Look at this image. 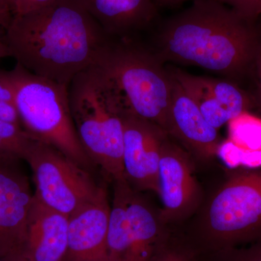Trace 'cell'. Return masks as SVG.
<instances>
[{
    "label": "cell",
    "instance_id": "obj_5",
    "mask_svg": "<svg viewBox=\"0 0 261 261\" xmlns=\"http://www.w3.org/2000/svg\"><path fill=\"white\" fill-rule=\"evenodd\" d=\"M93 65L112 80L130 112L169 135L172 78L153 49L133 37H108Z\"/></svg>",
    "mask_w": 261,
    "mask_h": 261
},
{
    "label": "cell",
    "instance_id": "obj_27",
    "mask_svg": "<svg viewBox=\"0 0 261 261\" xmlns=\"http://www.w3.org/2000/svg\"><path fill=\"white\" fill-rule=\"evenodd\" d=\"M9 56H10L9 49H8L4 39L0 37V61L3 58Z\"/></svg>",
    "mask_w": 261,
    "mask_h": 261
},
{
    "label": "cell",
    "instance_id": "obj_23",
    "mask_svg": "<svg viewBox=\"0 0 261 261\" xmlns=\"http://www.w3.org/2000/svg\"><path fill=\"white\" fill-rule=\"evenodd\" d=\"M58 0H11L10 11L13 15L27 14L53 4Z\"/></svg>",
    "mask_w": 261,
    "mask_h": 261
},
{
    "label": "cell",
    "instance_id": "obj_12",
    "mask_svg": "<svg viewBox=\"0 0 261 261\" xmlns=\"http://www.w3.org/2000/svg\"><path fill=\"white\" fill-rule=\"evenodd\" d=\"M166 68L195 102L206 121L217 130L251 106L247 94L231 82L194 75L173 66Z\"/></svg>",
    "mask_w": 261,
    "mask_h": 261
},
{
    "label": "cell",
    "instance_id": "obj_28",
    "mask_svg": "<svg viewBox=\"0 0 261 261\" xmlns=\"http://www.w3.org/2000/svg\"><path fill=\"white\" fill-rule=\"evenodd\" d=\"M10 3H11V0H0V5H3L4 8L9 10L10 11ZM11 12V11H10Z\"/></svg>",
    "mask_w": 261,
    "mask_h": 261
},
{
    "label": "cell",
    "instance_id": "obj_9",
    "mask_svg": "<svg viewBox=\"0 0 261 261\" xmlns=\"http://www.w3.org/2000/svg\"><path fill=\"white\" fill-rule=\"evenodd\" d=\"M123 163L125 178L137 192L160 196L159 167L165 139L161 127L130 111L123 114Z\"/></svg>",
    "mask_w": 261,
    "mask_h": 261
},
{
    "label": "cell",
    "instance_id": "obj_16",
    "mask_svg": "<svg viewBox=\"0 0 261 261\" xmlns=\"http://www.w3.org/2000/svg\"><path fill=\"white\" fill-rule=\"evenodd\" d=\"M109 37H133L157 16L154 0H76Z\"/></svg>",
    "mask_w": 261,
    "mask_h": 261
},
{
    "label": "cell",
    "instance_id": "obj_21",
    "mask_svg": "<svg viewBox=\"0 0 261 261\" xmlns=\"http://www.w3.org/2000/svg\"><path fill=\"white\" fill-rule=\"evenodd\" d=\"M152 261H197L196 256L180 240L171 234Z\"/></svg>",
    "mask_w": 261,
    "mask_h": 261
},
{
    "label": "cell",
    "instance_id": "obj_19",
    "mask_svg": "<svg viewBox=\"0 0 261 261\" xmlns=\"http://www.w3.org/2000/svg\"><path fill=\"white\" fill-rule=\"evenodd\" d=\"M197 261H261V241L196 256Z\"/></svg>",
    "mask_w": 261,
    "mask_h": 261
},
{
    "label": "cell",
    "instance_id": "obj_29",
    "mask_svg": "<svg viewBox=\"0 0 261 261\" xmlns=\"http://www.w3.org/2000/svg\"><path fill=\"white\" fill-rule=\"evenodd\" d=\"M9 261H31L29 260L28 257L25 256V255H20V256H18L17 257H15V258L12 259Z\"/></svg>",
    "mask_w": 261,
    "mask_h": 261
},
{
    "label": "cell",
    "instance_id": "obj_22",
    "mask_svg": "<svg viewBox=\"0 0 261 261\" xmlns=\"http://www.w3.org/2000/svg\"><path fill=\"white\" fill-rule=\"evenodd\" d=\"M227 5L248 20H254L261 15V0H216Z\"/></svg>",
    "mask_w": 261,
    "mask_h": 261
},
{
    "label": "cell",
    "instance_id": "obj_7",
    "mask_svg": "<svg viewBox=\"0 0 261 261\" xmlns=\"http://www.w3.org/2000/svg\"><path fill=\"white\" fill-rule=\"evenodd\" d=\"M108 231L109 261H152L171 238L159 211L130 186L126 178L113 181Z\"/></svg>",
    "mask_w": 261,
    "mask_h": 261
},
{
    "label": "cell",
    "instance_id": "obj_17",
    "mask_svg": "<svg viewBox=\"0 0 261 261\" xmlns=\"http://www.w3.org/2000/svg\"><path fill=\"white\" fill-rule=\"evenodd\" d=\"M218 155L229 168L261 167V118L245 111L228 122Z\"/></svg>",
    "mask_w": 261,
    "mask_h": 261
},
{
    "label": "cell",
    "instance_id": "obj_1",
    "mask_svg": "<svg viewBox=\"0 0 261 261\" xmlns=\"http://www.w3.org/2000/svg\"><path fill=\"white\" fill-rule=\"evenodd\" d=\"M4 39L10 57L34 74L69 85L92 66L108 36L76 0L13 15Z\"/></svg>",
    "mask_w": 261,
    "mask_h": 261
},
{
    "label": "cell",
    "instance_id": "obj_15",
    "mask_svg": "<svg viewBox=\"0 0 261 261\" xmlns=\"http://www.w3.org/2000/svg\"><path fill=\"white\" fill-rule=\"evenodd\" d=\"M68 216L34 197L29 218L25 255L31 261H63L68 255Z\"/></svg>",
    "mask_w": 261,
    "mask_h": 261
},
{
    "label": "cell",
    "instance_id": "obj_4",
    "mask_svg": "<svg viewBox=\"0 0 261 261\" xmlns=\"http://www.w3.org/2000/svg\"><path fill=\"white\" fill-rule=\"evenodd\" d=\"M178 238L195 255L261 241V167L240 169Z\"/></svg>",
    "mask_w": 261,
    "mask_h": 261
},
{
    "label": "cell",
    "instance_id": "obj_11",
    "mask_svg": "<svg viewBox=\"0 0 261 261\" xmlns=\"http://www.w3.org/2000/svg\"><path fill=\"white\" fill-rule=\"evenodd\" d=\"M17 161H0V261L25 255L34 195Z\"/></svg>",
    "mask_w": 261,
    "mask_h": 261
},
{
    "label": "cell",
    "instance_id": "obj_20",
    "mask_svg": "<svg viewBox=\"0 0 261 261\" xmlns=\"http://www.w3.org/2000/svg\"><path fill=\"white\" fill-rule=\"evenodd\" d=\"M0 119L21 126L15 105L14 87L8 70H0Z\"/></svg>",
    "mask_w": 261,
    "mask_h": 261
},
{
    "label": "cell",
    "instance_id": "obj_26",
    "mask_svg": "<svg viewBox=\"0 0 261 261\" xmlns=\"http://www.w3.org/2000/svg\"><path fill=\"white\" fill-rule=\"evenodd\" d=\"M255 63H256L257 79H258L259 100H260L261 106V49L260 53H259L258 56H257Z\"/></svg>",
    "mask_w": 261,
    "mask_h": 261
},
{
    "label": "cell",
    "instance_id": "obj_2",
    "mask_svg": "<svg viewBox=\"0 0 261 261\" xmlns=\"http://www.w3.org/2000/svg\"><path fill=\"white\" fill-rule=\"evenodd\" d=\"M253 22L216 0H194L163 24L152 49L164 63L195 65L233 78L255 63L260 53Z\"/></svg>",
    "mask_w": 261,
    "mask_h": 261
},
{
    "label": "cell",
    "instance_id": "obj_18",
    "mask_svg": "<svg viewBox=\"0 0 261 261\" xmlns=\"http://www.w3.org/2000/svg\"><path fill=\"white\" fill-rule=\"evenodd\" d=\"M34 140L21 126L0 119V161L25 160Z\"/></svg>",
    "mask_w": 261,
    "mask_h": 261
},
{
    "label": "cell",
    "instance_id": "obj_10",
    "mask_svg": "<svg viewBox=\"0 0 261 261\" xmlns=\"http://www.w3.org/2000/svg\"><path fill=\"white\" fill-rule=\"evenodd\" d=\"M162 210L160 217L167 226L188 219L197 211L200 187L194 176L190 154L171 140L165 139L159 167Z\"/></svg>",
    "mask_w": 261,
    "mask_h": 261
},
{
    "label": "cell",
    "instance_id": "obj_8",
    "mask_svg": "<svg viewBox=\"0 0 261 261\" xmlns=\"http://www.w3.org/2000/svg\"><path fill=\"white\" fill-rule=\"evenodd\" d=\"M24 161L32 171L34 197L68 217L107 192L94 181L89 170L39 141H34Z\"/></svg>",
    "mask_w": 261,
    "mask_h": 261
},
{
    "label": "cell",
    "instance_id": "obj_3",
    "mask_svg": "<svg viewBox=\"0 0 261 261\" xmlns=\"http://www.w3.org/2000/svg\"><path fill=\"white\" fill-rule=\"evenodd\" d=\"M68 97L73 123L86 153L113 181L125 178L123 116L130 111L116 85L92 65L71 81Z\"/></svg>",
    "mask_w": 261,
    "mask_h": 261
},
{
    "label": "cell",
    "instance_id": "obj_25",
    "mask_svg": "<svg viewBox=\"0 0 261 261\" xmlns=\"http://www.w3.org/2000/svg\"><path fill=\"white\" fill-rule=\"evenodd\" d=\"M154 1L156 5H161V6L171 7L182 4L189 0H154Z\"/></svg>",
    "mask_w": 261,
    "mask_h": 261
},
{
    "label": "cell",
    "instance_id": "obj_24",
    "mask_svg": "<svg viewBox=\"0 0 261 261\" xmlns=\"http://www.w3.org/2000/svg\"><path fill=\"white\" fill-rule=\"evenodd\" d=\"M13 15L11 12L0 5V25L6 29L9 27Z\"/></svg>",
    "mask_w": 261,
    "mask_h": 261
},
{
    "label": "cell",
    "instance_id": "obj_6",
    "mask_svg": "<svg viewBox=\"0 0 261 261\" xmlns=\"http://www.w3.org/2000/svg\"><path fill=\"white\" fill-rule=\"evenodd\" d=\"M8 71L23 129L34 140L53 146L86 169L93 167L73 123L68 86L34 74L18 63Z\"/></svg>",
    "mask_w": 261,
    "mask_h": 261
},
{
    "label": "cell",
    "instance_id": "obj_14",
    "mask_svg": "<svg viewBox=\"0 0 261 261\" xmlns=\"http://www.w3.org/2000/svg\"><path fill=\"white\" fill-rule=\"evenodd\" d=\"M111 205L107 192L68 218L70 261H109L108 231Z\"/></svg>",
    "mask_w": 261,
    "mask_h": 261
},
{
    "label": "cell",
    "instance_id": "obj_13",
    "mask_svg": "<svg viewBox=\"0 0 261 261\" xmlns=\"http://www.w3.org/2000/svg\"><path fill=\"white\" fill-rule=\"evenodd\" d=\"M171 78L170 137L197 159L208 161L217 157L221 142L218 130L206 121L192 98Z\"/></svg>",
    "mask_w": 261,
    "mask_h": 261
}]
</instances>
